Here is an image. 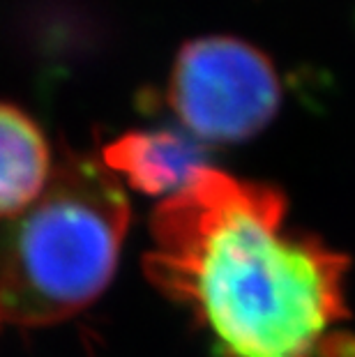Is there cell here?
<instances>
[{"label":"cell","mask_w":355,"mask_h":357,"mask_svg":"<svg viewBox=\"0 0 355 357\" xmlns=\"http://www.w3.org/2000/svg\"><path fill=\"white\" fill-rule=\"evenodd\" d=\"M143 265L224 357H355L349 263L286 224L275 187L203 166L157 205Z\"/></svg>","instance_id":"cell-1"},{"label":"cell","mask_w":355,"mask_h":357,"mask_svg":"<svg viewBox=\"0 0 355 357\" xmlns=\"http://www.w3.org/2000/svg\"><path fill=\"white\" fill-rule=\"evenodd\" d=\"M169 104L196 141L240 143L277 116L282 81L259 47L206 35L187 42L173 60Z\"/></svg>","instance_id":"cell-3"},{"label":"cell","mask_w":355,"mask_h":357,"mask_svg":"<svg viewBox=\"0 0 355 357\" xmlns=\"http://www.w3.org/2000/svg\"><path fill=\"white\" fill-rule=\"evenodd\" d=\"M130 226L127 194L102 159L67 153L44 194L0 219V332L49 328L107 291Z\"/></svg>","instance_id":"cell-2"},{"label":"cell","mask_w":355,"mask_h":357,"mask_svg":"<svg viewBox=\"0 0 355 357\" xmlns=\"http://www.w3.org/2000/svg\"><path fill=\"white\" fill-rule=\"evenodd\" d=\"M104 166L148 196H173L185 189L206 164L196 139L171 129L127 132L102 150Z\"/></svg>","instance_id":"cell-4"},{"label":"cell","mask_w":355,"mask_h":357,"mask_svg":"<svg viewBox=\"0 0 355 357\" xmlns=\"http://www.w3.org/2000/svg\"><path fill=\"white\" fill-rule=\"evenodd\" d=\"M42 129L26 111L0 102V219L28 210L54 176Z\"/></svg>","instance_id":"cell-5"}]
</instances>
